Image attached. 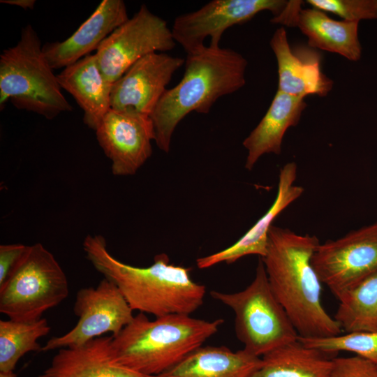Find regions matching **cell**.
<instances>
[{
    "label": "cell",
    "instance_id": "obj_24",
    "mask_svg": "<svg viewBox=\"0 0 377 377\" xmlns=\"http://www.w3.org/2000/svg\"><path fill=\"white\" fill-rule=\"evenodd\" d=\"M47 320H0V372H14L18 361L27 353L42 351L38 339L50 332Z\"/></svg>",
    "mask_w": 377,
    "mask_h": 377
},
{
    "label": "cell",
    "instance_id": "obj_14",
    "mask_svg": "<svg viewBox=\"0 0 377 377\" xmlns=\"http://www.w3.org/2000/svg\"><path fill=\"white\" fill-rule=\"evenodd\" d=\"M302 3L301 1H288L284 10L271 22L298 27L307 37L310 47L337 53L353 61L360 59L359 22L335 20L316 8L303 9Z\"/></svg>",
    "mask_w": 377,
    "mask_h": 377
},
{
    "label": "cell",
    "instance_id": "obj_1",
    "mask_svg": "<svg viewBox=\"0 0 377 377\" xmlns=\"http://www.w3.org/2000/svg\"><path fill=\"white\" fill-rule=\"evenodd\" d=\"M318 238L272 226L261 258L271 289L298 335L322 338L342 334L339 323L321 302V281L312 265Z\"/></svg>",
    "mask_w": 377,
    "mask_h": 377
},
{
    "label": "cell",
    "instance_id": "obj_6",
    "mask_svg": "<svg viewBox=\"0 0 377 377\" xmlns=\"http://www.w3.org/2000/svg\"><path fill=\"white\" fill-rule=\"evenodd\" d=\"M235 313V330L244 349L262 357L299 335L286 311L273 293L265 266L259 259L251 283L236 293L210 292Z\"/></svg>",
    "mask_w": 377,
    "mask_h": 377
},
{
    "label": "cell",
    "instance_id": "obj_10",
    "mask_svg": "<svg viewBox=\"0 0 377 377\" xmlns=\"http://www.w3.org/2000/svg\"><path fill=\"white\" fill-rule=\"evenodd\" d=\"M73 311L78 317L76 325L68 332L50 339L42 351L82 345L109 332L115 337L134 317L119 288L105 278L96 287L77 291Z\"/></svg>",
    "mask_w": 377,
    "mask_h": 377
},
{
    "label": "cell",
    "instance_id": "obj_19",
    "mask_svg": "<svg viewBox=\"0 0 377 377\" xmlns=\"http://www.w3.org/2000/svg\"><path fill=\"white\" fill-rule=\"evenodd\" d=\"M57 78L61 89L68 91L82 109L85 125L95 131L110 109L112 87L102 73L96 54L65 67Z\"/></svg>",
    "mask_w": 377,
    "mask_h": 377
},
{
    "label": "cell",
    "instance_id": "obj_23",
    "mask_svg": "<svg viewBox=\"0 0 377 377\" xmlns=\"http://www.w3.org/2000/svg\"><path fill=\"white\" fill-rule=\"evenodd\" d=\"M339 301L334 318L343 331H377V272L347 292Z\"/></svg>",
    "mask_w": 377,
    "mask_h": 377
},
{
    "label": "cell",
    "instance_id": "obj_11",
    "mask_svg": "<svg viewBox=\"0 0 377 377\" xmlns=\"http://www.w3.org/2000/svg\"><path fill=\"white\" fill-rule=\"evenodd\" d=\"M286 0H213L199 9L177 16L171 28L173 38L186 54L203 49L205 40L209 46L220 47L223 33L230 27L252 19L258 13L269 10L274 17L286 8Z\"/></svg>",
    "mask_w": 377,
    "mask_h": 377
},
{
    "label": "cell",
    "instance_id": "obj_17",
    "mask_svg": "<svg viewBox=\"0 0 377 377\" xmlns=\"http://www.w3.org/2000/svg\"><path fill=\"white\" fill-rule=\"evenodd\" d=\"M269 44L277 62L278 91L302 98L327 94L332 81L321 71L317 52L302 46L292 49L282 27L274 31Z\"/></svg>",
    "mask_w": 377,
    "mask_h": 377
},
{
    "label": "cell",
    "instance_id": "obj_2",
    "mask_svg": "<svg viewBox=\"0 0 377 377\" xmlns=\"http://www.w3.org/2000/svg\"><path fill=\"white\" fill-rule=\"evenodd\" d=\"M82 247L87 259L119 288L133 311L155 318L191 315L203 304L205 286L191 279L190 268L170 264L165 253L156 255L151 265L140 267L114 257L102 235H88Z\"/></svg>",
    "mask_w": 377,
    "mask_h": 377
},
{
    "label": "cell",
    "instance_id": "obj_15",
    "mask_svg": "<svg viewBox=\"0 0 377 377\" xmlns=\"http://www.w3.org/2000/svg\"><path fill=\"white\" fill-rule=\"evenodd\" d=\"M129 19L122 0H103L94 13L68 38L46 43L43 54L54 71L77 61L96 50L101 42Z\"/></svg>",
    "mask_w": 377,
    "mask_h": 377
},
{
    "label": "cell",
    "instance_id": "obj_21",
    "mask_svg": "<svg viewBox=\"0 0 377 377\" xmlns=\"http://www.w3.org/2000/svg\"><path fill=\"white\" fill-rule=\"evenodd\" d=\"M261 364V357L244 348L233 351L223 346H202L154 377H251Z\"/></svg>",
    "mask_w": 377,
    "mask_h": 377
},
{
    "label": "cell",
    "instance_id": "obj_3",
    "mask_svg": "<svg viewBox=\"0 0 377 377\" xmlns=\"http://www.w3.org/2000/svg\"><path fill=\"white\" fill-rule=\"evenodd\" d=\"M247 65L246 59L230 48L208 45L186 54L183 77L166 90L150 115L158 149L169 151L175 129L187 114H207L219 98L242 89Z\"/></svg>",
    "mask_w": 377,
    "mask_h": 377
},
{
    "label": "cell",
    "instance_id": "obj_16",
    "mask_svg": "<svg viewBox=\"0 0 377 377\" xmlns=\"http://www.w3.org/2000/svg\"><path fill=\"white\" fill-rule=\"evenodd\" d=\"M297 174V166L295 162L285 164L280 170L275 200L266 213L230 246L198 258V267L206 269L223 262L231 264L249 255L263 258L267 252L269 231L273 221L304 192L302 186L295 184Z\"/></svg>",
    "mask_w": 377,
    "mask_h": 377
},
{
    "label": "cell",
    "instance_id": "obj_12",
    "mask_svg": "<svg viewBox=\"0 0 377 377\" xmlns=\"http://www.w3.org/2000/svg\"><path fill=\"white\" fill-rule=\"evenodd\" d=\"M95 131L114 175H134L151 155L155 133L148 115L110 108Z\"/></svg>",
    "mask_w": 377,
    "mask_h": 377
},
{
    "label": "cell",
    "instance_id": "obj_25",
    "mask_svg": "<svg viewBox=\"0 0 377 377\" xmlns=\"http://www.w3.org/2000/svg\"><path fill=\"white\" fill-rule=\"evenodd\" d=\"M304 345L323 352L337 355L347 351L367 359L377 366V331L353 332L322 338H302Z\"/></svg>",
    "mask_w": 377,
    "mask_h": 377
},
{
    "label": "cell",
    "instance_id": "obj_5",
    "mask_svg": "<svg viewBox=\"0 0 377 377\" xmlns=\"http://www.w3.org/2000/svg\"><path fill=\"white\" fill-rule=\"evenodd\" d=\"M42 47L37 32L28 24L17 43L0 54L1 110L8 100L16 108L49 120L73 110Z\"/></svg>",
    "mask_w": 377,
    "mask_h": 377
},
{
    "label": "cell",
    "instance_id": "obj_18",
    "mask_svg": "<svg viewBox=\"0 0 377 377\" xmlns=\"http://www.w3.org/2000/svg\"><path fill=\"white\" fill-rule=\"evenodd\" d=\"M112 341V336H103L82 345L58 349L40 377H154L117 363Z\"/></svg>",
    "mask_w": 377,
    "mask_h": 377
},
{
    "label": "cell",
    "instance_id": "obj_26",
    "mask_svg": "<svg viewBox=\"0 0 377 377\" xmlns=\"http://www.w3.org/2000/svg\"><path fill=\"white\" fill-rule=\"evenodd\" d=\"M306 2L314 8L334 13L348 22L377 19V0H307Z\"/></svg>",
    "mask_w": 377,
    "mask_h": 377
},
{
    "label": "cell",
    "instance_id": "obj_4",
    "mask_svg": "<svg viewBox=\"0 0 377 377\" xmlns=\"http://www.w3.org/2000/svg\"><path fill=\"white\" fill-rule=\"evenodd\" d=\"M224 320L170 314L150 320L138 313L112 337L114 359L140 374L157 376L169 370L214 335Z\"/></svg>",
    "mask_w": 377,
    "mask_h": 377
},
{
    "label": "cell",
    "instance_id": "obj_9",
    "mask_svg": "<svg viewBox=\"0 0 377 377\" xmlns=\"http://www.w3.org/2000/svg\"><path fill=\"white\" fill-rule=\"evenodd\" d=\"M311 263L321 283L339 300L377 272V222L320 244Z\"/></svg>",
    "mask_w": 377,
    "mask_h": 377
},
{
    "label": "cell",
    "instance_id": "obj_29",
    "mask_svg": "<svg viewBox=\"0 0 377 377\" xmlns=\"http://www.w3.org/2000/svg\"><path fill=\"white\" fill-rule=\"evenodd\" d=\"M1 3L16 6L24 10L33 9L36 3L35 0H1Z\"/></svg>",
    "mask_w": 377,
    "mask_h": 377
},
{
    "label": "cell",
    "instance_id": "obj_27",
    "mask_svg": "<svg viewBox=\"0 0 377 377\" xmlns=\"http://www.w3.org/2000/svg\"><path fill=\"white\" fill-rule=\"evenodd\" d=\"M330 377H377V366L358 355L335 356Z\"/></svg>",
    "mask_w": 377,
    "mask_h": 377
},
{
    "label": "cell",
    "instance_id": "obj_22",
    "mask_svg": "<svg viewBox=\"0 0 377 377\" xmlns=\"http://www.w3.org/2000/svg\"><path fill=\"white\" fill-rule=\"evenodd\" d=\"M335 356L297 339L263 355L261 366L251 377H330Z\"/></svg>",
    "mask_w": 377,
    "mask_h": 377
},
{
    "label": "cell",
    "instance_id": "obj_7",
    "mask_svg": "<svg viewBox=\"0 0 377 377\" xmlns=\"http://www.w3.org/2000/svg\"><path fill=\"white\" fill-rule=\"evenodd\" d=\"M66 275L54 255L42 244L28 248L6 281L0 286V312L9 319L30 321L68 295Z\"/></svg>",
    "mask_w": 377,
    "mask_h": 377
},
{
    "label": "cell",
    "instance_id": "obj_13",
    "mask_svg": "<svg viewBox=\"0 0 377 377\" xmlns=\"http://www.w3.org/2000/svg\"><path fill=\"white\" fill-rule=\"evenodd\" d=\"M185 59L165 52L149 54L133 64L112 84L110 108L150 117Z\"/></svg>",
    "mask_w": 377,
    "mask_h": 377
},
{
    "label": "cell",
    "instance_id": "obj_28",
    "mask_svg": "<svg viewBox=\"0 0 377 377\" xmlns=\"http://www.w3.org/2000/svg\"><path fill=\"white\" fill-rule=\"evenodd\" d=\"M28 248L23 244L0 245V286L9 277Z\"/></svg>",
    "mask_w": 377,
    "mask_h": 377
},
{
    "label": "cell",
    "instance_id": "obj_20",
    "mask_svg": "<svg viewBox=\"0 0 377 377\" xmlns=\"http://www.w3.org/2000/svg\"><path fill=\"white\" fill-rule=\"evenodd\" d=\"M304 99L276 91L265 114L243 141L247 150V170H252L265 154H281L286 131L298 124L306 106Z\"/></svg>",
    "mask_w": 377,
    "mask_h": 377
},
{
    "label": "cell",
    "instance_id": "obj_30",
    "mask_svg": "<svg viewBox=\"0 0 377 377\" xmlns=\"http://www.w3.org/2000/svg\"><path fill=\"white\" fill-rule=\"evenodd\" d=\"M0 377H16L15 372H0Z\"/></svg>",
    "mask_w": 377,
    "mask_h": 377
},
{
    "label": "cell",
    "instance_id": "obj_8",
    "mask_svg": "<svg viewBox=\"0 0 377 377\" xmlns=\"http://www.w3.org/2000/svg\"><path fill=\"white\" fill-rule=\"evenodd\" d=\"M175 45L167 22L142 4L101 42L95 54L102 73L113 84L143 57L170 51Z\"/></svg>",
    "mask_w": 377,
    "mask_h": 377
}]
</instances>
